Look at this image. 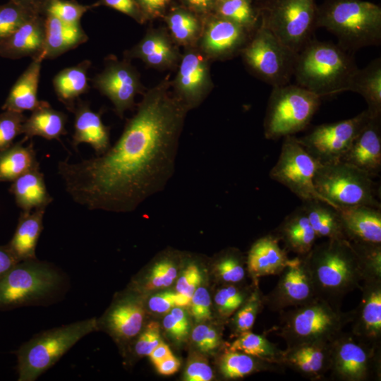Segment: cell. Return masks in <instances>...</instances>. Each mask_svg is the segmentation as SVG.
<instances>
[{"label":"cell","mask_w":381,"mask_h":381,"mask_svg":"<svg viewBox=\"0 0 381 381\" xmlns=\"http://www.w3.org/2000/svg\"><path fill=\"white\" fill-rule=\"evenodd\" d=\"M253 32L215 14L205 18L198 47L210 60L230 59L241 53Z\"/></svg>","instance_id":"18"},{"label":"cell","mask_w":381,"mask_h":381,"mask_svg":"<svg viewBox=\"0 0 381 381\" xmlns=\"http://www.w3.org/2000/svg\"><path fill=\"white\" fill-rule=\"evenodd\" d=\"M155 366L159 373L169 375L178 371L180 362L174 355H171L155 365Z\"/></svg>","instance_id":"62"},{"label":"cell","mask_w":381,"mask_h":381,"mask_svg":"<svg viewBox=\"0 0 381 381\" xmlns=\"http://www.w3.org/2000/svg\"><path fill=\"white\" fill-rule=\"evenodd\" d=\"M91 61L85 59L77 65L59 71L53 78V86L58 99L73 112L76 100L89 89L87 73Z\"/></svg>","instance_id":"34"},{"label":"cell","mask_w":381,"mask_h":381,"mask_svg":"<svg viewBox=\"0 0 381 381\" xmlns=\"http://www.w3.org/2000/svg\"><path fill=\"white\" fill-rule=\"evenodd\" d=\"M213 377V371L206 359L194 356L188 361L184 372L185 380L210 381Z\"/></svg>","instance_id":"54"},{"label":"cell","mask_w":381,"mask_h":381,"mask_svg":"<svg viewBox=\"0 0 381 381\" xmlns=\"http://www.w3.org/2000/svg\"><path fill=\"white\" fill-rule=\"evenodd\" d=\"M179 46L165 28H150L131 49L124 52L123 57L140 59L147 66L159 71L178 66L181 59Z\"/></svg>","instance_id":"20"},{"label":"cell","mask_w":381,"mask_h":381,"mask_svg":"<svg viewBox=\"0 0 381 381\" xmlns=\"http://www.w3.org/2000/svg\"><path fill=\"white\" fill-rule=\"evenodd\" d=\"M176 294L165 291L151 296L148 300V307L152 312L165 313L176 306Z\"/></svg>","instance_id":"57"},{"label":"cell","mask_w":381,"mask_h":381,"mask_svg":"<svg viewBox=\"0 0 381 381\" xmlns=\"http://www.w3.org/2000/svg\"><path fill=\"white\" fill-rule=\"evenodd\" d=\"M92 83L112 102L115 113L121 119L126 110L135 105L136 95L147 90L131 60L124 57L120 60L114 55L105 59L104 69L95 76Z\"/></svg>","instance_id":"15"},{"label":"cell","mask_w":381,"mask_h":381,"mask_svg":"<svg viewBox=\"0 0 381 381\" xmlns=\"http://www.w3.org/2000/svg\"><path fill=\"white\" fill-rule=\"evenodd\" d=\"M272 233L288 252L298 256L306 255L318 238L302 206L288 214Z\"/></svg>","instance_id":"28"},{"label":"cell","mask_w":381,"mask_h":381,"mask_svg":"<svg viewBox=\"0 0 381 381\" xmlns=\"http://www.w3.org/2000/svg\"><path fill=\"white\" fill-rule=\"evenodd\" d=\"M278 237L270 233L253 242L246 258L247 271L253 282L260 277L278 275L289 259L288 251L279 245Z\"/></svg>","instance_id":"26"},{"label":"cell","mask_w":381,"mask_h":381,"mask_svg":"<svg viewBox=\"0 0 381 381\" xmlns=\"http://www.w3.org/2000/svg\"><path fill=\"white\" fill-rule=\"evenodd\" d=\"M145 311L135 297L126 296L116 300L105 315L97 320V329L103 327L116 339L126 341L140 332Z\"/></svg>","instance_id":"22"},{"label":"cell","mask_w":381,"mask_h":381,"mask_svg":"<svg viewBox=\"0 0 381 381\" xmlns=\"http://www.w3.org/2000/svg\"><path fill=\"white\" fill-rule=\"evenodd\" d=\"M163 326L167 332L177 341L184 339L187 337L189 331V328L185 327L171 313L167 314L164 318Z\"/></svg>","instance_id":"58"},{"label":"cell","mask_w":381,"mask_h":381,"mask_svg":"<svg viewBox=\"0 0 381 381\" xmlns=\"http://www.w3.org/2000/svg\"><path fill=\"white\" fill-rule=\"evenodd\" d=\"M96 7L95 3L84 5L75 0H54L46 15L50 14L65 23L78 24L80 23L81 18L87 11Z\"/></svg>","instance_id":"47"},{"label":"cell","mask_w":381,"mask_h":381,"mask_svg":"<svg viewBox=\"0 0 381 381\" xmlns=\"http://www.w3.org/2000/svg\"><path fill=\"white\" fill-rule=\"evenodd\" d=\"M97 329L96 318H90L35 334L15 352L18 380H36L79 340Z\"/></svg>","instance_id":"6"},{"label":"cell","mask_w":381,"mask_h":381,"mask_svg":"<svg viewBox=\"0 0 381 381\" xmlns=\"http://www.w3.org/2000/svg\"><path fill=\"white\" fill-rule=\"evenodd\" d=\"M255 6L260 25L296 53L313 38L318 8L314 0H261Z\"/></svg>","instance_id":"9"},{"label":"cell","mask_w":381,"mask_h":381,"mask_svg":"<svg viewBox=\"0 0 381 381\" xmlns=\"http://www.w3.org/2000/svg\"><path fill=\"white\" fill-rule=\"evenodd\" d=\"M322 99L296 84L272 87L263 122L265 138L277 140L304 130Z\"/></svg>","instance_id":"8"},{"label":"cell","mask_w":381,"mask_h":381,"mask_svg":"<svg viewBox=\"0 0 381 381\" xmlns=\"http://www.w3.org/2000/svg\"><path fill=\"white\" fill-rule=\"evenodd\" d=\"M159 325L155 322L149 323L140 334L134 345L136 355L149 356L161 341Z\"/></svg>","instance_id":"52"},{"label":"cell","mask_w":381,"mask_h":381,"mask_svg":"<svg viewBox=\"0 0 381 381\" xmlns=\"http://www.w3.org/2000/svg\"><path fill=\"white\" fill-rule=\"evenodd\" d=\"M285 367L246 354L240 351L227 350L219 359V370L226 380H237L250 374L267 371L283 373Z\"/></svg>","instance_id":"37"},{"label":"cell","mask_w":381,"mask_h":381,"mask_svg":"<svg viewBox=\"0 0 381 381\" xmlns=\"http://www.w3.org/2000/svg\"><path fill=\"white\" fill-rule=\"evenodd\" d=\"M74 133L72 146L77 150L80 143H87L94 149L97 156L110 147V128L102 120V112L90 109L87 102L78 99L73 111Z\"/></svg>","instance_id":"27"},{"label":"cell","mask_w":381,"mask_h":381,"mask_svg":"<svg viewBox=\"0 0 381 381\" xmlns=\"http://www.w3.org/2000/svg\"><path fill=\"white\" fill-rule=\"evenodd\" d=\"M34 15L45 16L47 9L54 0H8Z\"/></svg>","instance_id":"60"},{"label":"cell","mask_w":381,"mask_h":381,"mask_svg":"<svg viewBox=\"0 0 381 381\" xmlns=\"http://www.w3.org/2000/svg\"><path fill=\"white\" fill-rule=\"evenodd\" d=\"M45 41V16L34 15L0 43V56L10 59L42 58Z\"/></svg>","instance_id":"25"},{"label":"cell","mask_w":381,"mask_h":381,"mask_svg":"<svg viewBox=\"0 0 381 381\" xmlns=\"http://www.w3.org/2000/svg\"><path fill=\"white\" fill-rule=\"evenodd\" d=\"M25 142L22 139L0 151V182H13L27 171L39 167L32 143L25 145Z\"/></svg>","instance_id":"38"},{"label":"cell","mask_w":381,"mask_h":381,"mask_svg":"<svg viewBox=\"0 0 381 381\" xmlns=\"http://www.w3.org/2000/svg\"><path fill=\"white\" fill-rule=\"evenodd\" d=\"M181 6L195 14L206 18L213 14L216 0H179Z\"/></svg>","instance_id":"59"},{"label":"cell","mask_w":381,"mask_h":381,"mask_svg":"<svg viewBox=\"0 0 381 381\" xmlns=\"http://www.w3.org/2000/svg\"><path fill=\"white\" fill-rule=\"evenodd\" d=\"M331 343H311L286 347L282 364L304 377L322 380L329 371Z\"/></svg>","instance_id":"24"},{"label":"cell","mask_w":381,"mask_h":381,"mask_svg":"<svg viewBox=\"0 0 381 381\" xmlns=\"http://www.w3.org/2000/svg\"><path fill=\"white\" fill-rule=\"evenodd\" d=\"M227 350L240 351L246 354L282 365L283 350L274 343L269 341L264 335L251 331L241 333L230 344ZM284 366V365H283Z\"/></svg>","instance_id":"40"},{"label":"cell","mask_w":381,"mask_h":381,"mask_svg":"<svg viewBox=\"0 0 381 381\" xmlns=\"http://www.w3.org/2000/svg\"><path fill=\"white\" fill-rule=\"evenodd\" d=\"M66 122V114L53 109L49 102L43 101L24 121L23 139L26 141L34 136H40L49 140H60L61 136L67 133Z\"/></svg>","instance_id":"33"},{"label":"cell","mask_w":381,"mask_h":381,"mask_svg":"<svg viewBox=\"0 0 381 381\" xmlns=\"http://www.w3.org/2000/svg\"><path fill=\"white\" fill-rule=\"evenodd\" d=\"M315 296L341 305L343 298L361 286L362 273L356 254L346 239H327L305 255Z\"/></svg>","instance_id":"3"},{"label":"cell","mask_w":381,"mask_h":381,"mask_svg":"<svg viewBox=\"0 0 381 381\" xmlns=\"http://www.w3.org/2000/svg\"><path fill=\"white\" fill-rule=\"evenodd\" d=\"M165 78L146 90L117 141L102 155L58 162L66 191L91 210L130 212L162 191L175 171L188 113Z\"/></svg>","instance_id":"1"},{"label":"cell","mask_w":381,"mask_h":381,"mask_svg":"<svg viewBox=\"0 0 381 381\" xmlns=\"http://www.w3.org/2000/svg\"><path fill=\"white\" fill-rule=\"evenodd\" d=\"M278 276L274 289L264 296L265 305L270 310L279 313L301 306L316 296L305 256L289 258Z\"/></svg>","instance_id":"17"},{"label":"cell","mask_w":381,"mask_h":381,"mask_svg":"<svg viewBox=\"0 0 381 381\" xmlns=\"http://www.w3.org/2000/svg\"><path fill=\"white\" fill-rule=\"evenodd\" d=\"M253 289L248 291L238 284H225L219 289L214 299L219 315L223 319L229 318L248 299Z\"/></svg>","instance_id":"44"},{"label":"cell","mask_w":381,"mask_h":381,"mask_svg":"<svg viewBox=\"0 0 381 381\" xmlns=\"http://www.w3.org/2000/svg\"><path fill=\"white\" fill-rule=\"evenodd\" d=\"M246 259L237 250L224 252L214 265L217 277L225 284H239L246 277Z\"/></svg>","instance_id":"42"},{"label":"cell","mask_w":381,"mask_h":381,"mask_svg":"<svg viewBox=\"0 0 381 381\" xmlns=\"http://www.w3.org/2000/svg\"><path fill=\"white\" fill-rule=\"evenodd\" d=\"M32 16L34 14L11 1L0 4V43Z\"/></svg>","instance_id":"46"},{"label":"cell","mask_w":381,"mask_h":381,"mask_svg":"<svg viewBox=\"0 0 381 381\" xmlns=\"http://www.w3.org/2000/svg\"><path fill=\"white\" fill-rule=\"evenodd\" d=\"M87 40L88 37L80 23H68L50 14L45 16L43 60L54 59Z\"/></svg>","instance_id":"29"},{"label":"cell","mask_w":381,"mask_h":381,"mask_svg":"<svg viewBox=\"0 0 381 381\" xmlns=\"http://www.w3.org/2000/svg\"><path fill=\"white\" fill-rule=\"evenodd\" d=\"M320 164L296 137L288 135L284 138L279 158L270 170V176L289 188L303 202L316 199L333 206L315 187L314 177Z\"/></svg>","instance_id":"13"},{"label":"cell","mask_w":381,"mask_h":381,"mask_svg":"<svg viewBox=\"0 0 381 381\" xmlns=\"http://www.w3.org/2000/svg\"><path fill=\"white\" fill-rule=\"evenodd\" d=\"M329 372L332 380H380L381 346L368 345L342 331L331 343Z\"/></svg>","instance_id":"12"},{"label":"cell","mask_w":381,"mask_h":381,"mask_svg":"<svg viewBox=\"0 0 381 381\" xmlns=\"http://www.w3.org/2000/svg\"><path fill=\"white\" fill-rule=\"evenodd\" d=\"M189 306L191 315L195 321L202 322L211 318V298L205 287L199 286L195 289Z\"/></svg>","instance_id":"53"},{"label":"cell","mask_w":381,"mask_h":381,"mask_svg":"<svg viewBox=\"0 0 381 381\" xmlns=\"http://www.w3.org/2000/svg\"><path fill=\"white\" fill-rule=\"evenodd\" d=\"M95 4L97 7L104 6L116 10L140 24L147 22L135 0H97Z\"/></svg>","instance_id":"55"},{"label":"cell","mask_w":381,"mask_h":381,"mask_svg":"<svg viewBox=\"0 0 381 381\" xmlns=\"http://www.w3.org/2000/svg\"><path fill=\"white\" fill-rule=\"evenodd\" d=\"M18 262L6 245H0V278Z\"/></svg>","instance_id":"61"},{"label":"cell","mask_w":381,"mask_h":381,"mask_svg":"<svg viewBox=\"0 0 381 381\" xmlns=\"http://www.w3.org/2000/svg\"><path fill=\"white\" fill-rule=\"evenodd\" d=\"M358 68L353 53L313 38L297 53L293 76L296 85L324 98L349 91Z\"/></svg>","instance_id":"2"},{"label":"cell","mask_w":381,"mask_h":381,"mask_svg":"<svg viewBox=\"0 0 381 381\" xmlns=\"http://www.w3.org/2000/svg\"><path fill=\"white\" fill-rule=\"evenodd\" d=\"M173 0H135L147 21L163 18Z\"/></svg>","instance_id":"56"},{"label":"cell","mask_w":381,"mask_h":381,"mask_svg":"<svg viewBox=\"0 0 381 381\" xmlns=\"http://www.w3.org/2000/svg\"><path fill=\"white\" fill-rule=\"evenodd\" d=\"M264 305V296L260 293L257 284L248 299L232 315L234 316L231 321V326L237 336L251 330Z\"/></svg>","instance_id":"43"},{"label":"cell","mask_w":381,"mask_h":381,"mask_svg":"<svg viewBox=\"0 0 381 381\" xmlns=\"http://www.w3.org/2000/svg\"><path fill=\"white\" fill-rule=\"evenodd\" d=\"M64 277L37 258L18 262L0 278V310L41 304L57 294Z\"/></svg>","instance_id":"7"},{"label":"cell","mask_w":381,"mask_h":381,"mask_svg":"<svg viewBox=\"0 0 381 381\" xmlns=\"http://www.w3.org/2000/svg\"><path fill=\"white\" fill-rule=\"evenodd\" d=\"M314 184L318 193L335 207H381L373 176L344 162L320 164Z\"/></svg>","instance_id":"10"},{"label":"cell","mask_w":381,"mask_h":381,"mask_svg":"<svg viewBox=\"0 0 381 381\" xmlns=\"http://www.w3.org/2000/svg\"><path fill=\"white\" fill-rule=\"evenodd\" d=\"M9 191L22 211L46 209L53 200L47 189L44 174L40 171L39 167L27 171L13 181Z\"/></svg>","instance_id":"32"},{"label":"cell","mask_w":381,"mask_h":381,"mask_svg":"<svg viewBox=\"0 0 381 381\" xmlns=\"http://www.w3.org/2000/svg\"><path fill=\"white\" fill-rule=\"evenodd\" d=\"M163 18L171 37L178 46L186 48L198 45L205 18L182 6L171 8Z\"/></svg>","instance_id":"35"},{"label":"cell","mask_w":381,"mask_h":381,"mask_svg":"<svg viewBox=\"0 0 381 381\" xmlns=\"http://www.w3.org/2000/svg\"><path fill=\"white\" fill-rule=\"evenodd\" d=\"M318 238L346 239L337 207L320 200H308L301 205Z\"/></svg>","instance_id":"39"},{"label":"cell","mask_w":381,"mask_h":381,"mask_svg":"<svg viewBox=\"0 0 381 381\" xmlns=\"http://www.w3.org/2000/svg\"><path fill=\"white\" fill-rule=\"evenodd\" d=\"M377 176L381 170V116L370 117L354 138L341 160Z\"/></svg>","instance_id":"21"},{"label":"cell","mask_w":381,"mask_h":381,"mask_svg":"<svg viewBox=\"0 0 381 381\" xmlns=\"http://www.w3.org/2000/svg\"><path fill=\"white\" fill-rule=\"evenodd\" d=\"M172 352L169 347L162 341L153 349L149 356L151 361L157 365L164 359L171 356Z\"/></svg>","instance_id":"63"},{"label":"cell","mask_w":381,"mask_h":381,"mask_svg":"<svg viewBox=\"0 0 381 381\" xmlns=\"http://www.w3.org/2000/svg\"><path fill=\"white\" fill-rule=\"evenodd\" d=\"M240 54L248 69L272 87L290 83L297 53L260 24Z\"/></svg>","instance_id":"11"},{"label":"cell","mask_w":381,"mask_h":381,"mask_svg":"<svg viewBox=\"0 0 381 381\" xmlns=\"http://www.w3.org/2000/svg\"><path fill=\"white\" fill-rule=\"evenodd\" d=\"M177 275V270L174 261L164 258L158 260L152 267L147 275L143 288L153 290L170 286Z\"/></svg>","instance_id":"48"},{"label":"cell","mask_w":381,"mask_h":381,"mask_svg":"<svg viewBox=\"0 0 381 381\" xmlns=\"http://www.w3.org/2000/svg\"><path fill=\"white\" fill-rule=\"evenodd\" d=\"M344 236L353 243L381 244V208L369 205L337 207Z\"/></svg>","instance_id":"23"},{"label":"cell","mask_w":381,"mask_h":381,"mask_svg":"<svg viewBox=\"0 0 381 381\" xmlns=\"http://www.w3.org/2000/svg\"><path fill=\"white\" fill-rule=\"evenodd\" d=\"M273 328L286 347L311 343H330L351 322L353 310L344 312L339 305L315 296L308 302L279 312Z\"/></svg>","instance_id":"5"},{"label":"cell","mask_w":381,"mask_h":381,"mask_svg":"<svg viewBox=\"0 0 381 381\" xmlns=\"http://www.w3.org/2000/svg\"><path fill=\"white\" fill-rule=\"evenodd\" d=\"M210 61L198 46L186 47L181 54L171 87L188 111L198 107L214 87Z\"/></svg>","instance_id":"16"},{"label":"cell","mask_w":381,"mask_h":381,"mask_svg":"<svg viewBox=\"0 0 381 381\" xmlns=\"http://www.w3.org/2000/svg\"><path fill=\"white\" fill-rule=\"evenodd\" d=\"M316 26L334 35L337 44L354 53L381 42V8L363 0H326L318 6Z\"/></svg>","instance_id":"4"},{"label":"cell","mask_w":381,"mask_h":381,"mask_svg":"<svg viewBox=\"0 0 381 381\" xmlns=\"http://www.w3.org/2000/svg\"><path fill=\"white\" fill-rule=\"evenodd\" d=\"M191 338L198 349L202 352H212L221 344L219 332L212 326L200 324L192 331Z\"/></svg>","instance_id":"50"},{"label":"cell","mask_w":381,"mask_h":381,"mask_svg":"<svg viewBox=\"0 0 381 381\" xmlns=\"http://www.w3.org/2000/svg\"><path fill=\"white\" fill-rule=\"evenodd\" d=\"M44 208L21 211L8 248L18 262L37 258L35 250L43 230Z\"/></svg>","instance_id":"30"},{"label":"cell","mask_w":381,"mask_h":381,"mask_svg":"<svg viewBox=\"0 0 381 381\" xmlns=\"http://www.w3.org/2000/svg\"><path fill=\"white\" fill-rule=\"evenodd\" d=\"M202 282L200 268L195 263H190L182 272L176 284V293L190 302L191 296Z\"/></svg>","instance_id":"51"},{"label":"cell","mask_w":381,"mask_h":381,"mask_svg":"<svg viewBox=\"0 0 381 381\" xmlns=\"http://www.w3.org/2000/svg\"><path fill=\"white\" fill-rule=\"evenodd\" d=\"M360 303L353 310L351 332L368 345L381 346V279H368L360 286Z\"/></svg>","instance_id":"19"},{"label":"cell","mask_w":381,"mask_h":381,"mask_svg":"<svg viewBox=\"0 0 381 381\" xmlns=\"http://www.w3.org/2000/svg\"><path fill=\"white\" fill-rule=\"evenodd\" d=\"M350 243L356 254L363 280L381 279V244Z\"/></svg>","instance_id":"45"},{"label":"cell","mask_w":381,"mask_h":381,"mask_svg":"<svg viewBox=\"0 0 381 381\" xmlns=\"http://www.w3.org/2000/svg\"><path fill=\"white\" fill-rule=\"evenodd\" d=\"M370 118L365 109L351 119L316 126L307 135L297 138L321 164L337 162Z\"/></svg>","instance_id":"14"},{"label":"cell","mask_w":381,"mask_h":381,"mask_svg":"<svg viewBox=\"0 0 381 381\" xmlns=\"http://www.w3.org/2000/svg\"><path fill=\"white\" fill-rule=\"evenodd\" d=\"M26 116L21 112L4 110L0 114V151L10 147L14 139L22 134Z\"/></svg>","instance_id":"49"},{"label":"cell","mask_w":381,"mask_h":381,"mask_svg":"<svg viewBox=\"0 0 381 381\" xmlns=\"http://www.w3.org/2000/svg\"><path fill=\"white\" fill-rule=\"evenodd\" d=\"M349 91L361 95L370 117L381 116V59L376 58L353 74Z\"/></svg>","instance_id":"36"},{"label":"cell","mask_w":381,"mask_h":381,"mask_svg":"<svg viewBox=\"0 0 381 381\" xmlns=\"http://www.w3.org/2000/svg\"><path fill=\"white\" fill-rule=\"evenodd\" d=\"M232 21L250 32L260 24L259 16L252 0H216L214 13Z\"/></svg>","instance_id":"41"},{"label":"cell","mask_w":381,"mask_h":381,"mask_svg":"<svg viewBox=\"0 0 381 381\" xmlns=\"http://www.w3.org/2000/svg\"><path fill=\"white\" fill-rule=\"evenodd\" d=\"M42 59H32L11 89L3 110L23 113L37 108L43 102L37 97Z\"/></svg>","instance_id":"31"}]
</instances>
